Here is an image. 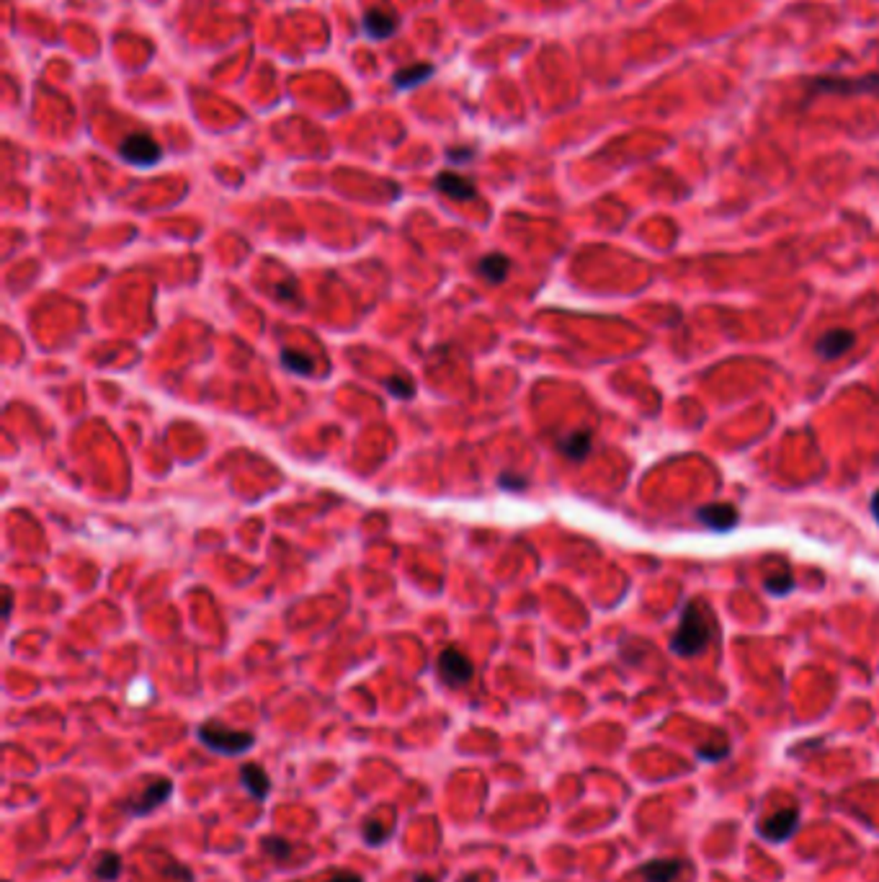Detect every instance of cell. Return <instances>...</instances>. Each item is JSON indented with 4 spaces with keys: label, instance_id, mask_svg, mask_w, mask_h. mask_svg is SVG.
Segmentation results:
<instances>
[{
    "label": "cell",
    "instance_id": "52a82bcc",
    "mask_svg": "<svg viewBox=\"0 0 879 882\" xmlns=\"http://www.w3.org/2000/svg\"><path fill=\"white\" fill-rule=\"evenodd\" d=\"M797 825H800V810L784 808L774 813L771 818H766L759 825V834L763 838H769V841H774V844H781V841H787L797 831Z\"/></svg>",
    "mask_w": 879,
    "mask_h": 882
},
{
    "label": "cell",
    "instance_id": "5b68a950",
    "mask_svg": "<svg viewBox=\"0 0 879 882\" xmlns=\"http://www.w3.org/2000/svg\"><path fill=\"white\" fill-rule=\"evenodd\" d=\"M815 93H879V75H864V78H818L812 83Z\"/></svg>",
    "mask_w": 879,
    "mask_h": 882
},
{
    "label": "cell",
    "instance_id": "7c38bea8",
    "mask_svg": "<svg viewBox=\"0 0 879 882\" xmlns=\"http://www.w3.org/2000/svg\"><path fill=\"white\" fill-rule=\"evenodd\" d=\"M364 29L371 39H387L397 29V18L387 8H369L364 14Z\"/></svg>",
    "mask_w": 879,
    "mask_h": 882
},
{
    "label": "cell",
    "instance_id": "ffe728a7",
    "mask_svg": "<svg viewBox=\"0 0 879 882\" xmlns=\"http://www.w3.org/2000/svg\"><path fill=\"white\" fill-rule=\"evenodd\" d=\"M281 359H284V364L292 369V372H297V374H309V372H312V359H309L308 353L294 352V349H284V352H281Z\"/></svg>",
    "mask_w": 879,
    "mask_h": 882
},
{
    "label": "cell",
    "instance_id": "4316f807",
    "mask_svg": "<svg viewBox=\"0 0 879 882\" xmlns=\"http://www.w3.org/2000/svg\"><path fill=\"white\" fill-rule=\"evenodd\" d=\"M872 514L877 516V521H879V490L874 493V499H872Z\"/></svg>",
    "mask_w": 879,
    "mask_h": 882
},
{
    "label": "cell",
    "instance_id": "d4e9b609",
    "mask_svg": "<svg viewBox=\"0 0 879 882\" xmlns=\"http://www.w3.org/2000/svg\"><path fill=\"white\" fill-rule=\"evenodd\" d=\"M328 882H364V877L359 872H338Z\"/></svg>",
    "mask_w": 879,
    "mask_h": 882
},
{
    "label": "cell",
    "instance_id": "4fadbf2b",
    "mask_svg": "<svg viewBox=\"0 0 879 882\" xmlns=\"http://www.w3.org/2000/svg\"><path fill=\"white\" fill-rule=\"evenodd\" d=\"M637 872L645 882H674L681 872V862L678 859H653V862H645Z\"/></svg>",
    "mask_w": 879,
    "mask_h": 882
},
{
    "label": "cell",
    "instance_id": "83f0119b",
    "mask_svg": "<svg viewBox=\"0 0 879 882\" xmlns=\"http://www.w3.org/2000/svg\"><path fill=\"white\" fill-rule=\"evenodd\" d=\"M413 882H436V880H434L431 875H415V877H413Z\"/></svg>",
    "mask_w": 879,
    "mask_h": 882
},
{
    "label": "cell",
    "instance_id": "6da1fadb",
    "mask_svg": "<svg viewBox=\"0 0 879 882\" xmlns=\"http://www.w3.org/2000/svg\"><path fill=\"white\" fill-rule=\"evenodd\" d=\"M712 625H715V614L702 599L686 604L684 617L678 622V630L671 640V650L681 658L699 656L712 640Z\"/></svg>",
    "mask_w": 879,
    "mask_h": 882
},
{
    "label": "cell",
    "instance_id": "9c48e42d",
    "mask_svg": "<svg viewBox=\"0 0 879 882\" xmlns=\"http://www.w3.org/2000/svg\"><path fill=\"white\" fill-rule=\"evenodd\" d=\"M853 343H856V333H853V331H849V328H835V331L822 333V339L818 341L815 352H818L821 359L831 362V359H838V356H843L846 352H851V349H853Z\"/></svg>",
    "mask_w": 879,
    "mask_h": 882
},
{
    "label": "cell",
    "instance_id": "ba28073f",
    "mask_svg": "<svg viewBox=\"0 0 879 882\" xmlns=\"http://www.w3.org/2000/svg\"><path fill=\"white\" fill-rule=\"evenodd\" d=\"M696 519L709 530L730 531L738 524L740 511L735 509L733 503H706L702 509H696Z\"/></svg>",
    "mask_w": 879,
    "mask_h": 882
},
{
    "label": "cell",
    "instance_id": "cb8c5ba5",
    "mask_svg": "<svg viewBox=\"0 0 879 882\" xmlns=\"http://www.w3.org/2000/svg\"><path fill=\"white\" fill-rule=\"evenodd\" d=\"M500 486L508 488V490H516V488H518V490H524V488H527V480H524V478H518V475H508V472H506V475H500Z\"/></svg>",
    "mask_w": 879,
    "mask_h": 882
},
{
    "label": "cell",
    "instance_id": "277c9868",
    "mask_svg": "<svg viewBox=\"0 0 879 882\" xmlns=\"http://www.w3.org/2000/svg\"><path fill=\"white\" fill-rule=\"evenodd\" d=\"M119 152H121L124 161L132 163V165H155L162 155L161 145L145 132L127 134L121 147H119Z\"/></svg>",
    "mask_w": 879,
    "mask_h": 882
},
{
    "label": "cell",
    "instance_id": "44dd1931",
    "mask_svg": "<svg viewBox=\"0 0 879 882\" xmlns=\"http://www.w3.org/2000/svg\"><path fill=\"white\" fill-rule=\"evenodd\" d=\"M390 834H392V831H390L387 825L377 824V821H367L364 828H361V836H364V841L371 844V846H382V844L390 838Z\"/></svg>",
    "mask_w": 879,
    "mask_h": 882
},
{
    "label": "cell",
    "instance_id": "7a4b0ae2",
    "mask_svg": "<svg viewBox=\"0 0 879 882\" xmlns=\"http://www.w3.org/2000/svg\"><path fill=\"white\" fill-rule=\"evenodd\" d=\"M196 735H199V740L204 743L206 749L220 753V756H240V753L253 749V743H256V738L248 730H233V728H227V725H222L217 720L204 722L196 730Z\"/></svg>",
    "mask_w": 879,
    "mask_h": 882
},
{
    "label": "cell",
    "instance_id": "e0dca14e",
    "mask_svg": "<svg viewBox=\"0 0 879 882\" xmlns=\"http://www.w3.org/2000/svg\"><path fill=\"white\" fill-rule=\"evenodd\" d=\"M431 73H434V68H431V65H411V68H405V70L395 73L392 80H395L397 89H413V86H421Z\"/></svg>",
    "mask_w": 879,
    "mask_h": 882
},
{
    "label": "cell",
    "instance_id": "2e32d148",
    "mask_svg": "<svg viewBox=\"0 0 879 882\" xmlns=\"http://www.w3.org/2000/svg\"><path fill=\"white\" fill-rule=\"evenodd\" d=\"M93 872L96 877L101 882H114L121 875V859H119L117 852H103L96 856V865H93Z\"/></svg>",
    "mask_w": 879,
    "mask_h": 882
},
{
    "label": "cell",
    "instance_id": "484cf974",
    "mask_svg": "<svg viewBox=\"0 0 879 882\" xmlns=\"http://www.w3.org/2000/svg\"><path fill=\"white\" fill-rule=\"evenodd\" d=\"M449 158L459 163L469 161V158H472V150H449Z\"/></svg>",
    "mask_w": 879,
    "mask_h": 882
},
{
    "label": "cell",
    "instance_id": "ac0fdd59",
    "mask_svg": "<svg viewBox=\"0 0 879 882\" xmlns=\"http://www.w3.org/2000/svg\"><path fill=\"white\" fill-rule=\"evenodd\" d=\"M261 844H264V852L268 854L274 862H287V859L292 856V844H289L287 838L266 836Z\"/></svg>",
    "mask_w": 879,
    "mask_h": 882
},
{
    "label": "cell",
    "instance_id": "d6986e66",
    "mask_svg": "<svg viewBox=\"0 0 879 882\" xmlns=\"http://www.w3.org/2000/svg\"><path fill=\"white\" fill-rule=\"evenodd\" d=\"M763 586H766V591H769V593L787 596L791 588H794V575H791L790 571H781V573H777V575H769V578L763 581Z\"/></svg>",
    "mask_w": 879,
    "mask_h": 882
},
{
    "label": "cell",
    "instance_id": "9a60e30c",
    "mask_svg": "<svg viewBox=\"0 0 879 882\" xmlns=\"http://www.w3.org/2000/svg\"><path fill=\"white\" fill-rule=\"evenodd\" d=\"M560 452L565 457H570L572 462L586 459L591 452V434L588 431H572L565 439L560 441Z\"/></svg>",
    "mask_w": 879,
    "mask_h": 882
},
{
    "label": "cell",
    "instance_id": "5bb4252c",
    "mask_svg": "<svg viewBox=\"0 0 879 882\" xmlns=\"http://www.w3.org/2000/svg\"><path fill=\"white\" fill-rule=\"evenodd\" d=\"M508 271H511V261L506 256H500V253H490V256H485L483 261L477 264V274L483 279L493 281V284H500V281L508 277Z\"/></svg>",
    "mask_w": 879,
    "mask_h": 882
},
{
    "label": "cell",
    "instance_id": "30bf717a",
    "mask_svg": "<svg viewBox=\"0 0 879 882\" xmlns=\"http://www.w3.org/2000/svg\"><path fill=\"white\" fill-rule=\"evenodd\" d=\"M436 189H439L441 194H446V196L456 199V202H469V199H475V196H477L475 184L467 181L465 176H459V173H452V171H444V173L436 176Z\"/></svg>",
    "mask_w": 879,
    "mask_h": 882
},
{
    "label": "cell",
    "instance_id": "8fae6325",
    "mask_svg": "<svg viewBox=\"0 0 879 882\" xmlns=\"http://www.w3.org/2000/svg\"><path fill=\"white\" fill-rule=\"evenodd\" d=\"M240 782L248 790L253 800H266L271 793V780L264 772V766L258 764H243L240 766Z\"/></svg>",
    "mask_w": 879,
    "mask_h": 882
},
{
    "label": "cell",
    "instance_id": "8992f818",
    "mask_svg": "<svg viewBox=\"0 0 879 882\" xmlns=\"http://www.w3.org/2000/svg\"><path fill=\"white\" fill-rule=\"evenodd\" d=\"M475 674L472 661L462 650L456 647H446L439 656V677L449 684V687H465L469 678Z\"/></svg>",
    "mask_w": 879,
    "mask_h": 882
},
{
    "label": "cell",
    "instance_id": "7402d4cb",
    "mask_svg": "<svg viewBox=\"0 0 879 882\" xmlns=\"http://www.w3.org/2000/svg\"><path fill=\"white\" fill-rule=\"evenodd\" d=\"M387 390H390V393H392V395H397V397H411L413 395V384L403 383L400 377H390V380H387Z\"/></svg>",
    "mask_w": 879,
    "mask_h": 882
},
{
    "label": "cell",
    "instance_id": "3957f363",
    "mask_svg": "<svg viewBox=\"0 0 879 882\" xmlns=\"http://www.w3.org/2000/svg\"><path fill=\"white\" fill-rule=\"evenodd\" d=\"M171 794H173V782L168 780V777H161V780H155L152 784H147L142 793H137L130 800H124L121 808H124V813L130 818H142V815H150L152 810L165 805L171 800Z\"/></svg>",
    "mask_w": 879,
    "mask_h": 882
},
{
    "label": "cell",
    "instance_id": "603a6c76",
    "mask_svg": "<svg viewBox=\"0 0 879 882\" xmlns=\"http://www.w3.org/2000/svg\"><path fill=\"white\" fill-rule=\"evenodd\" d=\"M699 753V759H704V761H719V759H725L727 753H730V749L727 746H722V749H699L696 751Z\"/></svg>",
    "mask_w": 879,
    "mask_h": 882
}]
</instances>
